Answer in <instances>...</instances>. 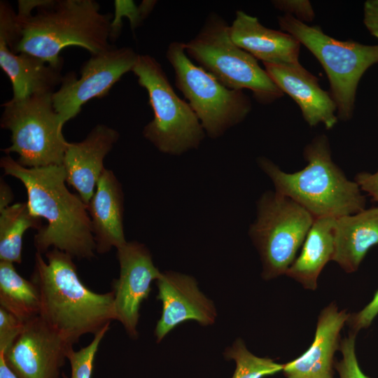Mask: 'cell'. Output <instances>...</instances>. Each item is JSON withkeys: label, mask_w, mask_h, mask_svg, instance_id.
I'll return each mask as SVG.
<instances>
[{"label": "cell", "mask_w": 378, "mask_h": 378, "mask_svg": "<svg viewBox=\"0 0 378 378\" xmlns=\"http://www.w3.org/2000/svg\"><path fill=\"white\" fill-rule=\"evenodd\" d=\"M0 166L5 174L24 185L31 213L47 221L34 236L37 252L46 253L52 248L73 258L90 260L95 256L88 206L78 195L67 189L62 165L28 168L6 155L1 158Z\"/></svg>", "instance_id": "1"}, {"label": "cell", "mask_w": 378, "mask_h": 378, "mask_svg": "<svg viewBox=\"0 0 378 378\" xmlns=\"http://www.w3.org/2000/svg\"><path fill=\"white\" fill-rule=\"evenodd\" d=\"M36 252L30 280L40 297L41 319L74 345L86 334L95 335L115 320L113 291L98 293L78 276L73 258L56 248Z\"/></svg>", "instance_id": "2"}, {"label": "cell", "mask_w": 378, "mask_h": 378, "mask_svg": "<svg viewBox=\"0 0 378 378\" xmlns=\"http://www.w3.org/2000/svg\"><path fill=\"white\" fill-rule=\"evenodd\" d=\"M112 20L113 14L102 13L94 0H40L32 12L18 10L17 43L11 51L62 66L59 53L68 46L83 48L91 55L111 48Z\"/></svg>", "instance_id": "3"}, {"label": "cell", "mask_w": 378, "mask_h": 378, "mask_svg": "<svg viewBox=\"0 0 378 378\" xmlns=\"http://www.w3.org/2000/svg\"><path fill=\"white\" fill-rule=\"evenodd\" d=\"M306 167L286 173L265 158L258 164L272 180L275 192L288 197L314 218H339L365 209L366 197L355 181L349 180L332 161L326 135L314 137L303 151Z\"/></svg>", "instance_id": "4"}, {"label": "cell", "mask_w": 378, "mask_h": 378, "mask_svg": "<svg viewBox=\"0 0 378 378\" xmlns=\"http://www.w3.org/2000/svg\"><path fill=\"white\" fill-rule=\"evenodd\" d=\"M188 57L226 88L252 92L261 104H270L284 94L265 69L250 53L237 46L230 35V25L216 13H211L191 40L185 43Z\"/></svg>", "instance_id": "5"}, {"label": "cell", "mask_w": 378, "mask_h": 378, "mask_svg": "<svg viewBox=\"0 0 378 378\" xmlns=\"http://www.w3.org/2000/svg\"><path fill=\"white\" fill-rule=\"evenodd\" d=\"M278 23L282 31L294 36L321 63L328 78L338 119L349 120L360 80L378 63V44L340 41L326 34L319 26H309L287 14L278 17Z\"/></svg>", "instance_id": "6"}, {"label": "cell", "mask_w": 378, "mask_h": 378, "mask_svg": "<svg viewBox=\"0 0 378 378\" xmlns=\"http://www.w3.org/2000/svg\"><path fill=\"white\" fill-rule=\"evenodd\" d=\"M132 71L146 90L153 111V120L143 130L144 136L169 155L197 148L204 130L189 104L175 92L161 64L149 55H139Z\"/></svg>", "instance_id": "7"}, {"label": "cell", "mask_w": 378, "mask_h": 378, "mask_svg": "<svg viewBox=\"0 0 378 378\" xmlns=\"http://www.w3.org/2000/svg\"><path fill=\"white\" fill-rule=\"evenodd\" d=\"M52 94H33L1 104L0 126L11 132V145L1 150L17 153L16 161L23 167L62 165L69 142L62 134L64 124L53 107Z\"/></svg>", "instance_id": "8"}, {"label": "cell", "mask_w": 378, "mask_h": 378, "mask_svg": "<svg viewBox=\"0 0 378 378\" xmlns=\"http://www.w3.org/2000/svg\"><path fill=\"white\" fill-rule=\"evenodd\" d=\"M166 57L174 69L176 87L188 101L209 137L222 136L242 122L251 111L248 96L243 90L226 88L194 64L186 52L185 43H170Z\"/></svg>", "instance_id": "9"}, {"label": "cell", "mask_w": 378, "mask_h": 378, "mask_svg": "<svg viewBox=\"0 0 378 378\" xmlns=\"http://www.w3.org/2000/svg\"><path fill=\"white\" fill-rule=\"evenodd\" d=\"M314 219L288 197L276 192L262 195L249 234L260 255L264 279L286 274Z\"/></svg>", "instance_id": "10"}, {"label": "cell", "mask_w": 378, "mask_h": 378, "mask_svg": "<svg viewBox=\"0 0 378 378\" xmlns=\"http://www.w3.org/2000/svg\"><path fill=\"white\" fill-rule=\"evenodd\" d=\"M139 54L130 47L111 48L92 55L83 64L78 78L74 72L64 76L52 94L55 111L65 124L76 117L90 99L105 97L122 76L132 69Z\"/></svg>", "instance_id": "11"}, {"label": "cell", "mask_w": 378, "mask_h": 378, "mask_svg": "<svg viewBox=\"0 0 378 378\" xmlns=\"http://www.w3.org/2000/svg\"><path fill=\"white\" fill-rule=\"evenodd\" d=\"M117 258L120 274L112 282L115 320L131 338L136 339L141 304L150 293L151 283L162 272L153 264L148 249L137 241H127L118 247Z\"/></svg>", "instance_id": "12"}, {"label": "cell", "mask_w": 378, "mask_h": 378, "mask_svg": "<svg viewBox=\"0 0 378 378\" xmlns=\"http://www.w3.org/2000/svg\"><path fill=\"white\" fill-rule=\"evenodd\" d=\"M72 347L38 316L25 322L20 335L3 354L18 378H62L61 369Z\"/></svg>", "instance_id": "13"}, {"label": "cell", "mask_w": 378, "mask_h": 378, "mask_svg": "<svg viewBox=\"0 0 378 378\" xmlns=\"http://www.w3.org/2000/svg\"><path fill=\"white\" fill-rule=\"evenodd\" d=\"M157 286V299L162 303V315L154 331L158 342L186 321L193 320L204 326L214 323L215 305L199 289L193 277L171 271L162 272Z\"/></svg>", "instance_id": "14"}, {"label": "cell", "mask_w": 378, "mask_h": 378, "mask_svg": "<svg viewBox=\"0 0 378 378\" xmlns=\"http://www.w3.org/2000/svg\"><path fill=\"white\" fill-rule=\"evenodd\" d=\"M118 139V131L98 124L83 141L68 144L62 163L66 181L87 206L105 169L104 158Z\"/></svg>", "instance_id": "15"}, {"label": "cell", "mask_w": 378, "mask_h": 378, "mask_svg": "<svg viewBox=\"0 0 378 378\" xmlns=\"http://www.w3.org/2000/svg\"><path fill=\"white\" fill-rule=\"evenodd\" d=\"M265 71L284 92L299 106L302 116L310 127L323 124L327 130L338 122L337 106L318 79L302 65L298 67L263 64Z\"/></svg>", "instance_id": "16"}, {"label": "cell", "mask_w": 378, "mask_h": 378, "mask_svg": "<svg viewBox=\"0 0 378 378\" xmlns=\"http://www.w3.org/2000/svg\"><path fill=\"white\" fill-rule=\"evenodd\" d=\"M350 314L339 310L335 302L320 312L314 340L309 349L295 360L284 364L286 378H332L334 356L340 348V332Z\"/></svg>", "instance_id": "17"}, {"label": "cell", "mask_w": 378, "mask_h": 378, "mask_svg": "<svg viewBox=\"0 0 378 378\" xmlns=\"http://www.w3.org/2000/svg\"><path fill=\"white\" fill-rule=\"evenodd\" d=\"M230 35L239 48L263 64L298 67L300 42L292 35L262 25L259 20L237 10L230 25Z\"/></svg>", "instance_id": "18"}, {"label": "cell", "mask_w": 378, "mask_h": 378, "mask_svg": "<svg viewBox=\"0 0 378 378\" xmlns=\"http://www.w3.org/2000/svg\"><path fill=\"white\" fill-rule=\"evenodd\" d=\"M96 252L104 254L127 242L123 231V192L111 170L104 169L88 204Z\"/></svg>", "instance_id": "19"}, {"label": "cell", "mask_w": 378, "mask_h": 378, "mask_svg": "<svg viewBox=\"0 0 378 378\" xmlns=\"http://www.w3.org/2000/svg\"><path fill=\"white\" fill-rule=\"evenodd\" d=\"M332 260L346 272H356L368 251L378 244V206L335 219Z\"/></svg>", "instance_id": "20"}, {"label": "cell", "mask_w": 378, "mask_h": 378, "mask_svg": "<svg viewBox=\"0 0 378 378\" xmlns=\"http://www.w3.org/2000/svg\"><path fill=\"white\" fill-rule=\"evenodd\" d=\"M0 66L10 78L13 101L33 94L53 93L64 76L62 66H55L34 55L15 53L0 40Z\"/></svg>", "instance_id": "21"}, {"label": "cell", "mask_w": 378, "mask_h": 378, "mask_svg": "<svg viewBox=\"0 0 378 378\" xmlns=\"http://www.w3.org/2000/svg\"><path fill=\"white\" fill-rule=\"evenodd\" d=\"M335 219L332 217L314 219L300 254L286 272V275L306 289L314 290L316 288L321 272L328 261L332 260Z\"/></svg>", "instance_id": "22"}, {"label": "cell", "mask_w": 378, "mask_h": 378, "mask_svg": "<svg viewBox=\"0 0 378 378\" xmlns=\"http://www.w3.org/2000/svg\"><path fill=\"white\" fill-rule=\"evenodd\" d=\"M0 307L24 323L40 314V297L36 286L22 277L13 263L5 261H0Z\"/></svg>", "instance_id": "23"}, {"label": "cell", "mask_w": 378, "mask_h": 378, "mask_svg": "<svg viewBox=\"0 0 378 378\" xmlns=\"http://www.w3.org/2000/svg\"><path fill=\"white\" fill-rule=\"evenodd\" d=\"M0 214V261L20 264L23 235L30 228L38 230L41 218L31 213L27 202L9 205Z\"/></svg>", "instance_id": "24"}, {"label": "cell", "mask_w": 378, "mask_h": 378, "mask_svg": "<svg viewBox=\"0 0 378 378\" xmlns=\"http://www.w3.org/2000/svg\"><path fill=\"white\" fill-rule=\"evenodd\" d=\"M224 356L236 363L232 378H263L281 372L284 368V364L276 363L272 358L253 354L240 338L226 348Z\"/></svg>", "instance_id": "25"}, {"label": "cell", "mask_w": 378, "mask_h": 378, "mask_svg": "<svg viewBox=\"0 0 378 378\" xmlns=\"http://www.w3.org/2000/svg\"><path fill=\"white\" fill-rule=\"evenodd\" d=\"M109 329L110 326L105 327L94 335L89 344L80 349L75 351L72 347L69 350L67 360L71 366V374L68 377L62 373V378H91L99 344Z\"/></svg>", "instance_id": "26"}, {"label": "cell", "mask_w": 378, "mask_h": 378, "mask_svg": "<svg viewBox=\"0 0 378 378\" xmlns=\"http://www.w3.org/2000/svg\"><path fill=\"white\" fill-rule=\"evenodd\" d=\"M156 3V1L144 0L136 7L133 1H115V18L111 22L110 41L114 42L119 37L122 17L130 19L131 29L134 31L149 15Z\"/></svg>", "instance_id": "27"}, {"label": "cell", "mask_w": 378, "mask_h": 378, "mask_svg": "<svg viewBox=\"0 0 378 378\" xmlns=\"http://www.w3.org/2000/svg\"><path fill=\"white\" fill-rule=\"evenodd\" d=\"M356 334L350 332L349 335L340 341L339 350L342 359L335 363V368L339 378H370L360 368L356 354Z\"/></svg>", "instance_id": "28"}, {"label": "cell", "mask_w": 378, "mask_h": 378, "mask_svg": "<svg viewBox=\"0 0 378 378\" xmlns=\"http://www.w3.org/2000/svg\"><path fill=\"white\" fill-rule=\"evenodd\" d=\"M24 323L0 307V352L5 354L22 333Z\"/></svg>", "instance_id": "29"}, {"label": "cell", "mask_w": 378, "mask_h": 378, "mask_svg": "<svg viewBox=\"0 0 378 378\" xmlns=\"http://www.w3.org/2000/svg\"><path fill=\"white\" fill-rule=\"evenodd\" d=\"M272 4L284 14L306 24L312 22L315 18L314 10L309 0H274Z\"/></svg>", "instance_id": "30"}, {"label": "cell", "mask_w": 378, "mask_h": 378, "mask_svg": "<svg viewBox=\"0 0 378 378\" xmlns=\"http://www.w3.org/2000/svg\"><path fill=\"white\" fill-rule=\"evenodd\" d=\"M378 315V290L372 300L361 310L350 314L346 324L351 331L357 334L360 330L368 328Z\"/></svg>", "instance_id": "31"}, {"label": "cell", "mask_w": 378, "mask_h": 378, "mask_svg": "<svg viewBox=\"0 0 378 378\" xmlns=\"http://www.w3.org/2000/svg\"><path fill=\"white\" fill-rule=\"evenodd\" d=\"M354 181L362 191L370 195L372 200L378 203V170L375 173L361 172L358 173Z\"/></svg>", "instance_id": "32"}, {"label": "cell", "mask_w": 378, "mask_h": 378, "mask_svg": "<svg viewBox=\"0 0 378 378\" xmlns=\"http://www.w3.org/2000/svg\"><path fill=\"white\" fill-rule=\"evenodd\" d=\"M363 23L368 31L378 39V0H368L364 3Z\"/></svg>", "instance_id": "33"}, {"label": "cell", "mask_w": 378, "mask_h": 378, "mask_svg": "<svg viewBox=\"0 0 378 378\" xmlns=\"http://www.w3.org/2000/svg\"><path fill=\"white\" fill-rule=\"evenodd\" d=\"M13 193L10 187L1 179L0 183V210L9 206L13 200Z\"/></svg>", "instance_id": "34"}, {"label": "cell", "mask_w": 378, "mask_h": 378, "mask_svg": "<svg viewBox=\"0 0 378 378\" xmlns=\"http://www.w3.org/2000/svg\"><path fill=\"white\" fill-rule=\"evenodd\" d=\"M0 378H18L7 365L1 352H0Z\"/></svg>", "instance_id": "35"}]
</instances>
